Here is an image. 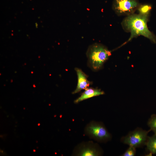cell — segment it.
Instances as JSON below:
<instances>
[{
    "label": "cell",
    "mask_w": 156,
    "mask_h": 156,
    "mask_svg": "<svg viewBox=\"0 0 156 156\" xmlns=\"http://www.w3.org/2000/svg\"><path fill=\"white\" fill-rule=\"evenodd\" d=\"M40 125V123H38V126H39V125Z\"/></svg>",
    "instance_id": "9a60e30c"
},
{
    "label": "cell",
    "mask_w": 156,
    "mask_h": 156,
    "mask_svg": "<svg viewBox=\"0 0 156 156\" xmlns=\"http://www.w3.org/2000/svg\"><path fill=\"white\" fill-rule=\"evenodd\" d=\"M149 15L132 14L126 17L122 22V25L127 31L131 33V36L126 42L133 38L141 35L147 38L153 42L156 43V37L148 29L147 23Z\"/></svg>",
    "instance_id": "6da1fadb"
},
{
    "label": "cell",
    "mask_w": 156,
    "mask_h": 156,
    "mask_svg": "<svg viewBox=\"0 0 156 156\" xmlns=\"http://www.w3.org/2000/svg\"><path fill=\"white\" fill-rule=\"evenodd\" d=\"M31 73H33V72H31Z\"/></svg>",
    "instance_id": "2e32d148"
},
{
    "label": "cell",
    "mask_w": 156,
    "mask_h": 156,
    "mask_svg": "<svg viewBox=\"0 0 156 156\" xmlns=\"http://www.w3.org/2000/svg\"><path fill=\"white\" fill-rule=\"evenodd\" d=\"M150 131V129L147 131L138 127L122 137L121 141L125 144L135 148L143 147L146 145L148 137V135Z\"/></svg>",
    "instance_id": "3957f363"
},
{
    "label": "cell",
    "mask_w": 156,
    "mask_h": 156,
    "mask_svg": "<svg viewBox=\"0 0 156 156\" xmlns=\"http://www.w3.org/2000/svg\"><path fill=\"white\" fill-rule=\"evenodd\" d=\"M78 78V82L77 88L73 92L74 94L79 92L82 90L85 89L90 85V83L88 79V76L80 69L75 68Z\"/></svg>",
    "instance_id": "8992f818"
},
{
    "label": "cell",
    "mask_w": 156,
    "mask_h": 156,
    "mask_svg": "<svg viewBox=\"0 0 156 156\" xmlns=\"http://www.w3.org/2000/svg\"><path fill=\"white\" fill-rule=\"evenodd\" d=\"M151 8V6L150 5L144 4H139L137 9L139 14L144 15H149Z\"/></svg>",
    "instance_id": "30bf717a"
},
{
    "label": "cell",
    "mask_w": 156,
    "mask_h": 156,
    "mask_svg": "<svg viewBox=\"0 0 156 156\" xmlns=\"http://www.w3.org/2000/svg\"><path fill=\"white\" fill-rule=\"evenodd\" d=\"M136 148L132 146L129 147L122 155V156H134L136 153Z\"/></svg>",
    "instance_id": "7c38bea8"
},
{
    "label": "cell",
    "mask_w": 156,
    "mask_h": 156,
    "mask_svg": "<svg viewBox=\"0 0 156 156\" xmlns=\"http://www.w3.org/2000/svg\"><path fill=\"white\" fill-rule=\"evenodd\" d=\"M33 151L34 152H35L36 151V150L34 149L33 150Z\"/></svg>",
    "instance_id": "4fadbf2b"
},
{
    "label": "cell",
    "mask_w": 156,
    "mask_h": 156,
    "mask_svg": "<svg viewBox=\"0 0 156 156\" xmlns=\"http://www.w3.org/2000/svg\"><path fill=\"white\" fill-rule=\"evenodd\" d=\"M33 87H35L36 86L34 84V85H33Z\"/></svg>",
    "instance_id": "5bb4252c"
},
{
    "label": "cell",
    "mask_w": 156,
    "mask_h": 156,
    "mask_svg": "<svg viewBox=\"0 0 156 156\" xmlns=\"http://www.w3.org/2000/svg\"><path fill=\"white\" fill-rule=\"evenodd\" d=\"M111 52L104 46L95 43L90 46L87 52L88 64L94 70L100 69L111 55Z\"/></svg>",
    "instance_id": "7a4b0ae2"
},
{
    "label": "cell",
    "mask_w": 156,
    "mask_h": 156,
    "mask_svg": "<svg viewBox=\"0 0 156 156\" xmlns=\"http://www.w3.org/2000/svg\"><path fill=\"white\" fill-rule=\"evenodd\" d=\"M81 96L75 100V103H78L90 98L103 95L104 92L100 89L93 88H87Z\"/></svg>",
    "instance_id": "52a82bcc"
},
{
    "label": "cell",
    "mask_w": 156,
    "mask_h": 156,
    "mask_svg": "<svg viewBox=\"0 0 156 156\" xmlns=\"http://www.w3.org/2000/svg\"><path fill=\"white\" fill-rule=\"evenodd\" d=\"M139 4L137 0H114L112 8L118 14H131Z\"/></svg>",
    "instance_id": "5b68a950"
},
{
    "label": "cell",
    "mask_w": 156,
    "mask_h": 156,
    "mask_svg": "<svg viewBox=\"0 0 156 156\" xmlns=\"http://www.w3.org/2000/svg\"><path fill=\"white\" fill-rule=\"evenodd\" d=\"M87 133L95 140L101 142H105L111 138L110 134L105 127L101 123L92 122L86 127Z\"/></svg>",
    "instance_id": "277c9868"
},
{
    "label": "cell",
    "mask_w": 156,
    "mask_h": 156,
    "mask_svg": "<svg viewBox=\"0 0 156 156\" xmlns=\"http://www.w3.org/2000/svg\"><path fill=\"white\" fill-rule=\"evenodd\" d=\"M145 145L149 154H156V134L148 136Z\"/></svg>",
    "instance_id": "ba28073f"
},
{
    "label": "cell",
    "mask_w": 156,
    "mask_h": 156,
    "mask_svg": "<svg viewBox=\"0 0 156 156\" xmlns=\"http://www.w3.org/2000/svg\"><path fill=\"white\" fill-rule=\"evenodd\" d=\"M101 153V151L96 148L88 146L81 149L79 155L82 156H96L99 155Z\"/></svg>",
    "instance_id": "9c48e42d"
},
{
    "label": "cell",
    "mask_w": 156,
    "mask_h": 156,
    "mask_svg": "<svg viewBox=\"0 0 156 156\" xmlns=\"http://www.w3.org/2000/svg\"><path fill=\"white\" fill-rule=\"evenodd\" d=\"M147 125L151 131H152L155 134H156V114L151 115L148 120Z\"/></svg>",
    "instance_id": "8fae6325"
}]
</instances>
